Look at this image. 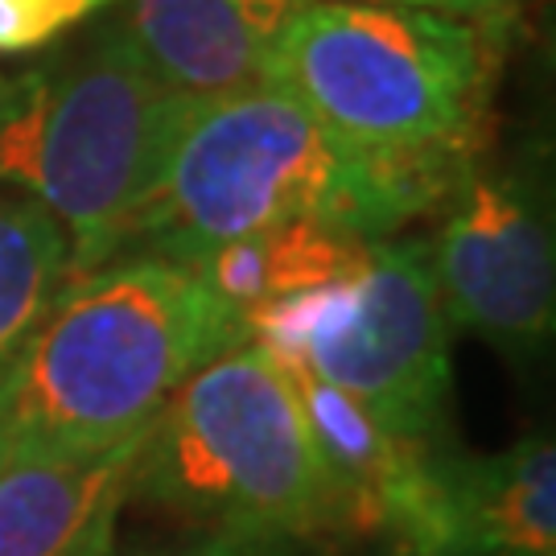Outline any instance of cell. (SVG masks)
<instances>
[{
	"label": "cell",
	"mask_w": 556,
	"mask_h": 556,
	"mask_svg": "<svg viewBox=\"0 0 556 556\" xmlns=\"http://www.w3.org/2000/svg\"><path fill=\"white\" fill-rule=\"evenodd\" d=\"M4 83H9V79H4V75H0V96H4Z\"/></svg>",
	"instance_id": "16"
},
{
	"label": "cell",
	"mask_w": 556,
	"mask_h": 556,
	"mask_svg": "<svg viewBox=\"0 0 556 556\" xmlns=\"http://www.w3.org/2000/svg\"><path fill=\"white\" fill-rule=\"evenodd\" d=\"M194 100L161 79L119 21L4 83L0 186L59 219L71 280L124 252L140 199Z\"/></svg>",
	"instance_id": "3"
},
{
	"label": "cell",
	"mask_w": 556,
	"mask_h": 556,
	"mask_svg": "<svg viewBox=\"0 0 556 556\" xmlns=\"http://www.w3.org/2000/svg\"><path fill=\"white\" fill-rule=\"evenodd\" d=\"M367 243H376V239L342 236V231H326L314 223H285L273 231L211 248L206 256L190 260L186 268L199 273L202 285L223 305H231L236 314H248L264 301L289 298V293L330 285V280L355 273Z\"/></svg>",
	"instance_id": "11"
},
{
	"label": "cell",
	"mask_w": 556,
	"mask_h": 556,
	"mask_svg": "<svg viewBox=\"0 0 556 556\" xmlns=\"http://www.w3.org/2000/svg\"><path fill=\"white\" fill-rule=\"evenodd\" d=\"M71 280L66 231L34 199L0 186V376Z\"/></svg>",
	"instance_id": "12"
},
{
	"label": "cell",
	"mask_w": 556,
	"mask_h": 556,
	"mask_svg": "<svg viewBox=\"0 0 556 556\" xmlns=\"http://www.w3.org/2000/svg\"><path fill=\"white\" fill-rule=\"evenodd\" d=\"M429 243L450 326L507 358H536L556 330V236L548 178L532 161L475 157L441 202Z\"/></svg>",
	"instance_id": "7"
},
{
	"label": "cell",
	"mask_w": 556,
	"mask_h": 556,
	"mask_svg": "<svg viewBox=\"0 0 556 556\" xmlns=\"http://www.w3.org/2000/svg\"><path fill=\"white\" fill-rule=\"evenodd\" d=\"M470 161L358 149L268 79L199 96L140 199L119 256L144 252L190 264L285 223L392 239L438 211Z\"/></svg>",
	"instance_id": "1"
},
{
	"label": "cell",
	"mask_w": 556,
	"mask_h": 556,
	"mask_svg": "<svg viewBox=\"0 0 556 556\" xmlns=\"http://www.w3.org/2000/svg\"><path fill=\"white\" fill-rule=\"evenodd\" d=\"M420 556H556V445L528 433L498 454L441 457Z\"/></svg>",
	"instance_id": "8"
},
{
	"label": "cell",
	"mask_w": 556,
	"mask_h": 556,
	"mask_svg": "<svg viewBox=\"0 0 556 556\" xmlns=\"http://www.w3.org/2000/svg\"><path fill=\"white\" fill-rule=\"evenodd\" d=\"M116 0H0V59L38 54Z\"/></svg>",
	"instance_id": "13"
},
{
	"label": "cell",
	"mask_w": 556,
	"mask_h": 556,
	"mask_svg": "<svg viewBox=\"0 0 556 556\" xmlns=\"http://www.w3.org/2000/svg\"><path fill=\"white\" fill-rule=\"evenodd\" d=\"M239 314L165 256L108 260L62 285L0 376V462L103 454L140 438Z\"/></svg>",
	"instance_id": "2"
},
{
	"label": "cell",
	"mask_w": 556,
	"mask_h": 556,
	"mask_svg": "<svg viewBox=\"0 0 556 556\" xmlns=\"http://www.w3.org/2000/svg\"><path fill=\"white\" fill-rule=\"evenodd\" d=\"M358 4H388V9H425L466 21H516L519 0H358Z\"/></svg>",
	"instance_id": "15"
},
{
	"label": "cell",
	"mask_w": 556,
	"mask_h": 556,
	"mask_svg": "<svg viewBox=\"0 0 556 556\" xmlns=\"http://www.w3.org/2000/svg\"><path fill=\"white\" fill-rule=\"evenodd\" d=\"M140 438L103 454L0 462V556H112Z\"/></svg>",
	"instance_id": "10"
},
{
	"label": "cell",
	"mask_w": 556,
	"mask_h": 556,
	"mask_svg": "<svg viewBox=\"0 0 556 556\" xmlns=\"http://www.w3.org/2000/svg\"><path fill=\"white\" fill-rule=\"evenodd\" d=\"M199 532L334 536V491L289 376L252 342L206 358L140 438L128 503Z\"/></svg>",
	"instance_id": "5"
},
{
	"label": "cell",
	"mask_w": 556,
	"mask_h": 556,
	"mask_svg": "<svg viewBox=\"0 0 556 556\" xmlns=\"http://www.w3.org/2000/svg\"><path fill=\"white\" fill-rule=\"evenodd\" d=\"M309 0H128L119 25L181 96H227L268 79L280 34Z\"/></svg>",
	"instance_id": "9"
},
{
	"label": "cell",
	"mask_w": 556,
	"mask_h": 556,
	"mask_svg": "<svg viewBox=\"0 0 556 556\" xmlns=\"http://www.w3.org/2000/svg\"><path fill=\"white\" fill-rule=\"evenodd\" d=\"M454 326L425 239H376L355 273L239 314V338L277 367L367 404L400 433L438 438Z\"/></svg>",
	"instance_id": "6"
},
{
	"label": "cell",
	"mask_w": 556,
	"mask_h": 556,
	"mask_svg": "<svg viewBox=\"0 0 556 556\" xmlns=\"http://www.w3.org/2000/svg\"><path fill=\"white\" fill-rule=\"evenodd\" d=\"M516 21L309 0L280 34L268 83L358 149L482 157Z\"/></svg>",
	"instance_id": "4"
},
{
	"label": "cell",
	"mask_w": 556,
	"mask_h": 556,
	"mask_svg": "<svg viewBox=\"0 0 556 556\" xmlns=\"http://www.w3.org/2000/svg\"><path fill=\"white\" fill-rule=\"evenodd\" d=\"M140 556H318V544L289 536H243V532H202L190 544Z\"/></svg>",
	"instance_id": "14"
}]
</instances>
